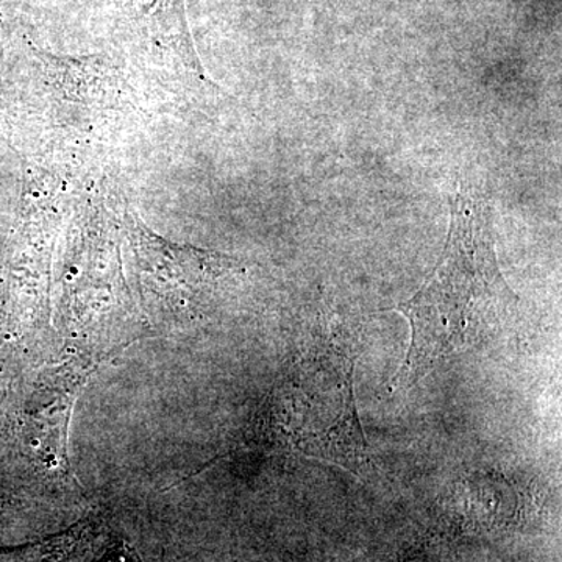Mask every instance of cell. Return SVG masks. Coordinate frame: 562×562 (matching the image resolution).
Wrapping results in <instances>:
<instances>
[{"label": "cell", "mask_w": 562, "mask_h": 562, "mask_svg": "<svg viewBox=\"0 0 562 562\" xmlns=\"http://www.w3.org/2000/svg\"><path fill=\"white\" fill-rule=\"evenodd\" d=\"M132 5L140 31L173 76L183 81V87L199 91L217 87L209 79L199 60L184 0H132Z\"/></svg>", "instance_id": "8992f818"}, {"label": "cell", "mask_w": 562, "mask_h": 562, "mask_svg": "<svg viewBox=\"0 0 562 562\" xmlns=\"http://www.w3.org/2000/svg\"><path fill=\"white\" fill-rule=\"evenodd\" d=\"M3 508H5V497L0 494V512H2Z\"/></svg>", "instance_id": "9c48e42d"}, {"label": "cell", "mask_w": 562, "mask_h": 562, "mask_svg": "<svg viewBox=\"0 0 562 562\" xmlns=\"http://www.w3.org/2000/svg\"><path fill=\"white\" fill-rule=\"evenodd\" d=\"M121 232L122 211H114L105 199L88 201L77 214L63 294L65 310L74 319L92 321L124 305Z\"/></svg>", "instance_id": "3957f363"}, {"label": "cell", "mask_w": 562, "mask_h": 562, "mask_svg": "<svg viewBox=\"0 0 562 562\" xmlns=\"http://www.w3.org/2000/svg\"><path fill=\"white\" fill-rule=\"evenodd\" d=\"M88 527L70 528L69 531L54 536L43 542L31 546L16 547V549H0V562H65L69 560L74 549L83 539Z\"/></svg>", "instance_id": "52a82bcc"}, {"label": "cell", "mask_w": 562, "mask_h": 562, "mask_svg": "<svg viewBox=\"0 0 562 562\" xmlns=\"http://www.w3.org/2000/svg\"><path fill=\"white\" fill-rule=\"evenodd\" d=\"M122 233L144 302L172 319H194L209 312L232 283L246 276L243 260L169 241L128 206L122 209Z\"/></svg>", "instance_id": "7a4b0ae2"}, {"label": "cell", "mask_w": 562, "mask_h": 562, "mask_svg": "<svg viewBox=\"0 0 562 562\" xmlns=\"http://www.w3.org/2000/svg\"><path fill=\"white\" fill-rule=\"evenodd\" d=\"M101 361L76 357L54 369L33 392L21 420V439L29 460L52 479H72L68 430L79 392Z\"/></svg>", "instance_id": "277c9868"}, {"label": "cell", "mask_w": 562, "mask_h": 562, "mask_svg": "<svg viewBox=\"0 0 562 562\" xmlns=\"http://www.w3.org/2000/svg\"><path fill=\"white\" fill-rule=\"evenodd\" d=\"M517 301L498 268L490 206L479 195L461 191L452 199L441 260L424 286L398 306L413 335L391 390L413 386L443 358L492 335Z\"/></svg>", "instance_id": "6da1fadb"}, {"label": "cell", "mask_w": 562, "mask_h": 562, "mask_svg": "<svg viewBox=\"0 0 562 562\" xmlns=\"http://www.w3.org/2000/svg\"><path fill=\"white\" fill-rule=\"evenodd\" d=\"M98 562H140L138 553L125 542H116L102 554Z\"/></svg>", "instance_id": "ba28073f"}, {"label": "cell", "mask_w": 562, "mask_h": 562, "mask_svg": "<svg viewBox=\"0 0 562 562\" xmlns=\"http://www.w3.org/2000/svg\"><path fill=\"white\" fill-rule=\"evenodd\" d=\"M50 117L66 127L91 131L92 125L131 106V90L102 57L44 58Z\"/></svg>", "instance_id": "5b68a950"}]
</instances>
